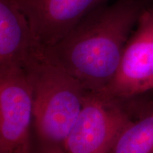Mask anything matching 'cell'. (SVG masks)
Wrapping results in <instances>:
<instances>
[{
    "label": "cell",
    "instance_id": "6da1fadb",
    "mask_svg": "<svg viewBox=\"0 0 153 153\" xmlns=\"http://www.w3.org/2000/svg\"><path fill=\"white\" fill-rule=\"evenodd\" d=\"M148 4L145 0L101 4L60 41L44 46V54L86 90L103 91L117 73L126 43Z\"/></svg>",
    "mask_w": 153,
    "mask_h": 153
},
{
    "label": "cell",
    "instance_id": "8992f818",
    "mask_svg": "<svg viewBox=\"0 0 153 153\" xmlns=\"http://www.w3.org/2000/svg\"><path fill=\"white\" fill-rule=\"evenodd\" d=\"M44 46L59 42L89 12L108 0H12Z\"/></svg>",
    "mask_w": 153,
    "mask_h": 153
},
{
    "label": "cell",
    "instance_id": "ba28073f",
    "mask_svg": "<svg viewBox=\"0 0 153 153\" xmlns=\"http://www.w3.org/2000/svg\"><path fill=\"white\" fill-rule=\"evenodd\" d=\"M108 153H153V102H143Z\"/></svg>",
    "mask_w": 153,
    "mask_h": 153
},
{
    "label": "cell",
    "instance_id": "277c9868",
    "mask_svg": "<svg viewBox=\"0 0 153 153\" xmlns=\"http://www.w3.org/2000/svg\"><path fill=\"white\" fill-rule=\"evenodd\" d=\"M33 91L24 68H0V153H31Z\"/></svg>",
    "mask_w": 153,
    "mask_h": 153
},
{
    "label": "cell",
    "instance_id": "52a82bcc",
    "mask_svg": "<svg viewBox=\"0 0 153 153\" xmlns=\"http://www.w3.org/2000/svg\"><path fill=\"white\" fill-rule=\"evenodd\" d=\"M43 46L12 0H0V68H24Z\"/></svg>",
    "mask_w": 153,
    "mask_h": 153
},
{
    "label": "cell",
    "instance_id": "7a4b0ae2",
    "mask_svg": "<svg viewBox=\"0 0 153 153\" xmlns=\"http://www.w3.org/2000/svg\"><path fill=\"white\" fill-rule=\"evenodd\" d=\"M33 91V128L38 153H65L86 89L62 68L49 61L43 50L24 66Z\"/></svg>",
    "mask_w": 153,
    "mask_h": 153
},
{
    "label": "cell",
    "instance_id": "5b68a950",
    "mask_svg": "<svg viewBox=\"0 0 153 153\" xmlns=\"http://www.w3.org/2000/svg\"><path fill=\"white\" fill-rule=\"evenodd\" d=\"M153 90V4L143 9L124 49L119 68L104 92L129 99Z\"/></svg>",
    "mask_w": 153,
    "mask_h": 153
},
{
    "label": "cell",
    "instance_id": "3957f363",
    "mask_svg": "<svg viewBox=\"0 0 153 153\" xmlns=\"http://www.w3.org/2000/svg\"><path fill=\"white\" fill-rule=\"evenodd\" d=\"M86 90L79 116L67 140L65 153H108L144 101Z\"/></svg>",
    "mask_w": 153,
    "mask_h": 153
},
{
    "label": "cell",
    "instance_id": "9c48e42d",
    "mask_svg": "<svg viewBox=\"0 0 153 153\" xmlns=\"http://www.w3.org/2000/svg\"><path fill=\"white\" fill-rule=\"evenodd\" d=\"M145 1L149 4H153V0H145Z\"/></svg>",
    "mask_w": 153,
    "mask_h": 153
}]
</instances>
